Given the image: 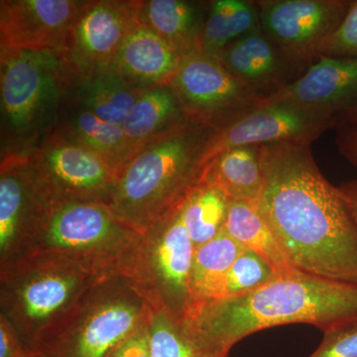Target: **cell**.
Masks as SVG:
<instances>
[{
	"instance_id": "obj_16",
	"label": "cell",
	"mask_w": 357,
	"mask_h": 357,
	"mask_svg": "<svg viewBox=\"0 0 357 357\" xmlns=\"http://www.w3.org/2000/svg\"><path fill=\"white\" fill-rule=\"evenodd\" d=\"M213 57L264 100L297 81L312 65L282 49L261 29L236 40Z\"/></svg>"
},
{
	"instance_id": "obj_15",
	"label": "cell",
	"mask_w": 357,
	"mask_h": 357,
	"mask_svg": "<svg viewBox=\"0 0 357 357\" xmlns=\"http://www.w3.org/2000/svg\"><path fill=\"white\" fill-rule=\"evenodd\" d=\"M83 0H1L0 47L63 56Z\"/></svg>"
},
{
	"instance_id": "obj_5",
	"label": "cell",
	"mask_w": 357,
	"mask_h": 357,
	"mask_svg": "<svg viewBox=\"0 0 357 357\" xmlns=\"http://www.w3.org/2000/svg\"><path fill=\"white\" fill-rule=\"evenodd\" d=\"M70 83L60 54L0 47L2 154L36 149L55 128Z\"/></svg>"
},
{
	"instance_id": "obj_32",
	"label": "cell",
	"mask_w": 357,
	"mask_h": 357,
	"mask_svg": "<svg viewBox=\"0 0 357 357\" xmlns=\"http://www.w3.org/2000/svg\"><path fill=\"white\" fill-rule=\"evenodd\" d=\"M107 357H152L148 321L123 340L119 347H115Z\"/></svg>"
},
{
	"instance_id": "obj_23",
	"label": "cell",
	"mask_w": 357,
	"mask_h": 357,
	"mask_svg": "<svg viewBox=\"0 0 357 357\" xmlns=\"http://www.w3.org/2000/svg\"><path fill=\"white\" fill-rule=\"evenodd\" d=\"M223 230L243 248L259 255L277 276L297 272L255 202L229 199Z\"/></svg>"
},
{
	"instance_id": "obj_37",
	"label": "cell",
	"mask_w": 357,
	"mask_h": 357,
	"mask_svg": "<svg viewBox=\"0 0 357 357\" xmlns=\"http://www.w3.org/2000/svg\"><path fill=\"white\" fill-rule=\"evenodd\" d=\"M27 357H37V356H34V354H33L31 351H29V354H28Z\"/></svg>"
},
{
	"instance_id": "obj_30",
	"label": "cell",
	"mask_w": 357,
	"mask_h": 357,
	"mask_svg": "<svg viewBox=\"0 0 357 357\" xmlns=\"http://www.w3.org/2000/svg\"><path fill=\"white\" fill-rule=\"evenodd\" d=\"M319 55L357 58V0L351 1L344 20L319 47L317 57Z\"/></svg>"
},
{
	"instance_id": "obj_21",
	"label": "cell",
	"mask_w": 357,
	"mask_h": 357,
	"mask_svg": "<svg viewBox=\"0 0 357 357\" xmlns=\"http://www.w3.org/2000/svg\"><path fill=\"white\" fill-rule=\"evenodd\" d=\"M208 6L210 1L141 0V21L182 58L199 50Z\"/></svg>"
},
{
	"instance_id": "obj_31",
	"label": "cell",
	"mask_w": 357,
	"mask_h": 357,
	"mask_svg": "<svg viewBox=\"0 0 357 357\" xmlns=\"http://www.w3.org/2000/svg\"><path fill=\"white\" fill-rule=\"evenodd\" d=\"M307 357H357V319L324 333L321 344Z\"/></svg>"
},
{
	"instance_id": "obj_1",
	"label": "cell",
	"mask_w": 357,
	"mask_h": 357,
	"mask_svg": "<svg viewBox=\"0 0 357 357\" xmlns=\"http://www.w3.org/2000/svg\"><path fill=\"white\" fill-rule=\"evenodd\" d=\"M257 206L301 273L357 286V223L342 192L319 171L311 145H262Z\"/></svg>"
},
{
	"instance_id": "obj_17",
	"label": "cell",
	"mask_w": 357,
	"mask_h": 357,
	"mask_svg": "<svg viewBox=\"0 0 357 357\" xmlns=\"http://www.w3.org/2000/svg\"><path fill=\"white\" fill-rule=\"evenodd\" d=\"M265 100L337 119L357 105V58L319 55L300 79Z\"/></svg>"
},
{
	"instance_id": "obj_6",
	"label": "cell",
	"mask_w": 357,
	"mask_h": 357,
	"mask_svg": "<svg viewBox=\"0 0 357 357\" xmlns=\"http://www.w3.org/2000/svg\"><path fill=\"white\" fill-rule=\"evenodd\" d=\"M152 309L129 277L109 275L89 288L28 351L37 357H107L147 323Z\"/></svg>"
},
{
	"instance_id": "obj_27",
	"label": "cell",
	"mask_w": 357,
	"mask_h": 357,
	"mask_svg": "<svg viewBox=\"0 0 357 357\" xmlns=\"http://www.w3.org/2000/svg\"><path fill=\"white\" fill-rule=\"evenodd\" d=\"M229 199L215 185L199 181L181 206L183 222L195 248L204 245L223 230Z\"/></svg>"
},
{
	"instance_id": "obj_22",
	"label": "cell",
	"mask_w": 357,
	"mask_h": 357,
	"mask_svg": "<svg viewBox=\"0 0 357 357\" xmlns=\"http://www.w3.org/2000/svg\"><path fill=\"white\" fill-rule=\"evenodd\" d=\"M201 180L217 187L229 199L257 203L264 184L261 146L222 152L204 165Z\"/></svg>"
},
{
	"instance_id": "obj_24",
	"label": "cell",
	"mask_w": 357,
	"mask_h": 357,
	"mask_svg": "<svg viewBox=\"0 0 357 357\" xmlns=\"http://www.w3.org/2000/svg\"><path fill=\"white\" fill-rule=\"evenodd\" d=\"M243 249L225 230L213 241L196 248L190 278L189 311L192 307L222 297L230 267Z\"/></svg>"
},
{
	"instance_id": "obj_26",
	"label": "cell",
	"mask_w": 357,
	"mask_h": 357,
	"mask_svg": "<svg viewBox=\"0 0 357 357\" xmlns=\"http://www.w3.org/2000/svg\"><path fill=\"white\" fill-rule=\"evenodd\" d=\"M261 29L256 1L215 0L210 1L204 20L199 51L215 56L225 47Z\"/></svg>"
},
{
	"instance_id": "obj_28",
	"label": "cell",
	"mask_w": 357,
	"mask_h": 357,
	"mask_svg": "<svg viewBox=\"0 0 357 357\" xmlns=\"http://www.w3.org/2000/svg\"><path fill=\"white\" fill-rule=\"evenodd\" d=\"M152 357H204L188 337L180 321L163 309H152L148 319Z\"/></svg>"
},
{
	"instance_id": "obj_11",
	"label": "cell",
	"mask_w": 357,
	"mask_h": 357,
	"mask_svg": "<svg viewBox=\"0 0 357 357\" xmlns=\"http://www.w3.org/2000/svg\"><path fill=\"white\" fill-rule=\"evenodd\" d=\"M335 128V117L291 103L264 100L220 128L210 130L202 151V167L204 169L211 159L232 148L277 143L311 145L326 130Z\"/></svg>"
},
{
	"instance_id": "obj_14",
	"label": "cell",
	"mask_w": 357,
	"mask_h": 357,
	"mask_svg": "<svg viewBox=\"0 0 357 357\" xmlns=\"http://www.w3.org/2000/svg\"><path fill=\"white\" fill-rule=\"evenodd\" d=\"M262 32L291 55L312 64L324 40L344 20L347 0H259Z\"/></svg>"
},
{
	"instance_id": "obj_12",
	"label": "cell",
	"mask_w": 357,
	"mask_h": 357,
	"mask_svg": "<svg viewBox=\"0 0 357 357\" xmlns=\"http://www.w3.org/2000/svg\"><path fill=\"white\" fill-rule=\"evenodd\" d=\"M50 208V203L35 178L30 154H2L0 268L28 252Z\"/></svg>"
},
{
	"instance_id": "obj_36",
	"label": "cell",
	"mask_w": 357,
	"mask_h": 357,
	"mask_svg": "<svg viewBox=\"0 0 357 357\" xmlns=\"http://www.w3.org/2000/svg\"><path fill=\"white\" fill-rule=\"evenodd\" d=\"M357 126V105L340 112L337 116V126Z\"/></svg>"
},
{
	"instance_id": "obj_18",
	"label": "cell",
	"mask_w": 357,
	"mask_h": 357,
	"mask_svg": "<svg viewBox=\"0 0 357 357\" xmlns=\"http://www.w3.org/2000/svg\"><path fill=\"white\" fill-rule=\"evenodd\" d=\"M180 60L164 40L141 23L129 33L110 66L129 83L149 89L169 86Z\"/></svg>"
},
{
	"instance_id": "obj_34",
	"label": "cell",
	"mask_w": 357,
	"mask_h": 357,
	"mask_svg": "<svg viewBox=\"0 0 357 357\" xmlns=\"http://www.w3.org/2000/svg\"><path fill=\"white\" fill-rule=\"evenodd\" d=\"M337 143L338 150L349 160L352 165L357 167V126H337Z\"/></svg>"
},
{
	"instance_id": "obj_3",
	"label": "cell",
	"mask_w": 357,
	"mask_h": 357,
	"mask_svg": "<svg viewBox=\"0 0 357 357\" xmlns=\"http://www.w3.org/2000/svg\"><path fill=\"white\" fill-rule=\"evenodd\" d=\"M208 132L185 121L138 148L117 171L107 202L117 220L144 234L182 206L201 181Z\"/></svg>"
},
{
	"instance_id": "obj_25",
	"label": "cell",
	"mask_w": 357,
	"mask_h": 357,
	"mask_svg": "<svg viewBox=\"0 0 357 357\" xmlns=\"http://www.w3.org/2000/svg\"><path fill=\"white\" fill-rule=\"evenodd\" d=\"M184 112L170 86L147 89L138 98L124 121L126 137L134 149L159 134L185 121Z\"/></svg>"
},
{
	"instance_id": "obj_2",
	"label": "cell",
	"mask_w": 357,
	"mask_h": 357,
	"mask_svg": "<svg viewBox=\"0 0 357 357\" xmlns=\"http://www.w3.org/2000/svg\"><path fill=\"white\" fill-rule=\"evenodd\" d=\"M357 319V286L279 275L252 292L192 307L181 321L204 357H229L241 340L275 326L306 324L325 333Z\"/></svg>"
},
{
	"instance_id": "obj_4",
	"label": "cell",
	"mask_w": 357,
	"mask_h": 357,
	"mask_svg": "<svg viewBox=\"0 0 357 357\" xmlns=\"http://www.w3.org/2000/svg\"><path fill=\"white\" fill-rule=\"evenodd\" d=\"M112 274L61 253H28L0 268L1 314L29 349L89 288Z\"/></svg>"
},
{
	"instance_id": "obj_19",
	"label": "cell",
	"mask_w": 357,
	"mask_h": 357,
	"mask_svg": "<svg viewBox=\"0 0 357 357\" xmlns=\"http://www.w3.org/2000/svg\"><path fill=\"white\" fill-rule=\"evenodd\" d=\"M54 129L100 155L116 173L136 151L122 126L102 121L72 98L69 91Z\"/></svg>"
},
{
	"instance_id": "obj_20",
	"label": "cell",
	"mask_w": 357,
	"mask_h": 357,
	"mask_svg": "<svg viewBox=\"0 0 357 357\" xmlns=\"http://www.w3.org/2000/svg\"><path fill=\"white\" fill-rule=\"evenodd\" d=\"M146 89L129 83L109 66L84 74L72 72L69 95L102 121L122 126Z\"/></svg>"
},
{
	"instance_id": "obj_9",
	"label": "cell",
	"mask_w": 357,
	"mask_h": 357,
	"mask_svg": "<svg viewBox=\"0 0 357 357\" xmlns=\"http://www.w3.org/2000/svg\"><path fill=\"white\" fill-rule=\"evenodd\" d=\"M169 86L177 96L185 121L210 130L265 100L246 88L220 61L199 50L181 58Z\"/></svg>"
},
{
	"instance_id": "obj_7",
	"label": "cell",
	"mask_w": 357,
	"mask_h": 357,
	"mask_svg": "<svg viewBox=\"0 0 357 357\" xmlns=\"http://www.w3.org/2000/svg\"><path fill=\"white\" fill-rule=\"evenodd\" d=\"M142 238L117 220L105 202L59 204L51 206L26 255L61 253L128 277Z\"/></svg>"
},
{
	"instance_id": "obj_29",
	"label": "cell",
	"mask_w": 357,
	"mask_h": 357,
	"mask_svg": "<svg viewBox=\"0 0 357 357\" xmlns=\"http://www.w3.org/2000/svg\"><path fill=\"white\" fill-rule=\"evenodd\" d=\"M276 276L274 270L259 255L244 248L230 267L220 299L252 292Z\"/></svg>"
},
{
	"instance_id": "obj_10",
	"label": "cell",
	"mask_w": 357,
	"mask_h": 357,
	"mask_svg": "<svg viewBox=\"0 0 357 357\" xmlns=\"http://www.w3.org/2000/svg\"><path fill=\"white\" fill-rule=\"evenodd\" d=\"M30 156L35 178L51 206L109 199L116 171L100 155L55 129Z\"/></svg>"
},
{
	"instance_id": "obj_8",
	"label": "cell",
	"mask_w": 357,
	"mask_h": 357,
	"mask_svg": "<svg viewBox=\"0 0 357 357\" xmlns=\"http://www.w3.org/2000/svg\"><path fill=\"white\" fill-rule=\"evenodd\" d=\"M181 206L143 234L128 276L153 309L165 310L180 321L191 307L190 278L196 250Z\"/></svg>"
},
{
	"instance_id": "obj_13",
	"label": "cell",
	"mask_w": 357,
	"mask_h": 357,
	"mask_svg": "<svg viewBox=\"0 0 357 357\" xmlns=\"http://www.w3.org/2000/svg\"><path fill=\"white\" fill-rule=\"evenodd\" d=\"M141 21V0H89L70 25L63 59L75 74L109 67Z\"/></svg>"
},
{
	"instance_id": "obj_33",
	"label": "cell",
	"mask_w": 357,
	"mask_h": 357,
	"mask_svg": "<svg viewBox=\"0 0 357 357\" xmlns=\"http://www.w3.org/2000/svg\"><path fill=\"white\" fill-rule=\"evenodd\" d=\"M27 347L20 333L3 314H0V357H27Z\"/></svg>"
},
{
	"instance_id": "obj_35",
	"label": "cell",
	"mask_w": 357,
	"mask_h": 357,
	"mask_svg": "<svg viewBox=\"0 0 357 357\" xmlns=\"http://www.w3.org/2000/svg\"><path fill=\"white\" fill-rule=\"evenodd\" d=\"M338 190L342 192V198L349 206L352 218L357 223V181L344 183L338 185Z\"/></svg>"
}]
</instances>
